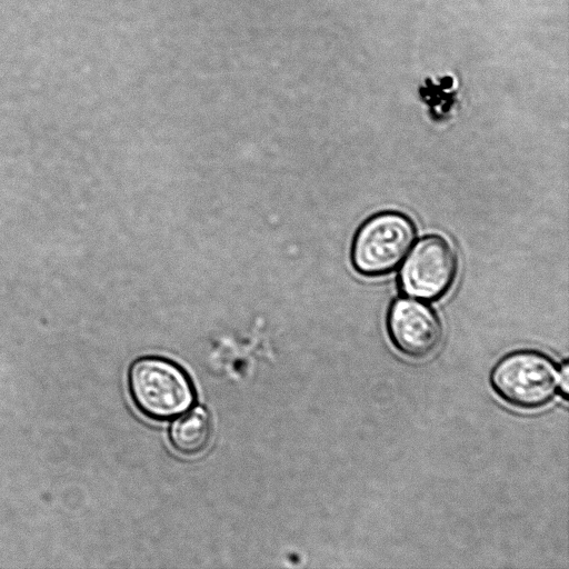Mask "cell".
Wrapping results in <instances>:
<instances>
[{
  "mask_svg": "<svg viewBox=\"0 0 569 569\" xmlns=\"http://www.w3.org/2000/svg\"><path fill=\"white\" fill-rule=\"evenodd\" d=\"M128 388L137 409L154 420L184 413L194 402V389L187 372L161 357H142L132 362Z\"/></svg>",
  "mask_w": 569,
  "mask_h": 569,
  "instance_id": "1",
  "label": "cell"
},
{
  "mask_svg": "<svg viewBox=\"0 0 569 569\" xmlns=\"http://www.w3.org/2000/svg\"><path fill=\"white\" fill-rule=\"evenodd\" d=\"M416 234L413 221L402 212L388 210L371 216L353 237V268L369 277L391 272L411 249Z\"/></svg>",
  "mask_w": 569,
  "mask_h": 569,
  "instance_id": "2",
  "label": "cell"
},
{
  "mask_svg": "<svg viewBox=\"0 0 569 569\" xmlns=\"http://www.w3.org/2000/svg\"><path fill=\"white\" fill-rule=\"evenodd\" d=\"M490 383L497 396L511 407L533 410L555 397L558 372L553 361L536 350H517L493 367Z\"/></svg>",
  "mask_w": 569,
  "mask_h": 569,
  "instance_id": "3",
  "label": "cell"
},
{
  "mask_svg": "<svg viewBox=\"0 0 569 569\" xmlns=\"http://www.w3.org/2000/svg\"><path fill=\"white\" fill-rule=\"evenodd\" d=\"M457 271L458 258L452 246L431 234L418 241L403 262L399 283L405 293L433 301L450 290Z\"/></svg>",
  "mask_w": 569,
  "mask_h": 569,
  "instance_id": "4",
  "label": "cell"
},
{
  "mask_svg": "<svg viewBox=\"0 0 569 569\" xmlns=\"http://www.w3.org/2000/svg\"><path fill=\"white\" fill-rule=\"evenodd\" d=\"M387 331L395 348L413 360L435 353L443 336L441 322L432 308L410 298H398L391 303Z\"/></svg>",
  "mask_w": 569,
  "mask_h": 569,
  "instance_id": "5",
  "label": "cell"
},
{
  "mask_svg": "<svg viewBox=\"0 0 569 569\" xmlns=\"http://www.w3.org/2000/svg\"><path fill=\"white\" fill-rule=\"evenodd\" d=\"M212 433L211 419L206 409L196 407L176 419L169 429V440L182 456L194 457L203 452Z\"/></svg>",
  "mask_w": 569,
  "mask_h": 569,
  "instance_id": "6",
  "label": "cell"
},
{
  "mask_svg": "<svg viewBox=\"0 0 569 569\" xmlns=\"http://www.w3.org/2000/svg\"><path fill=\"white\" fill-rule=\"evenodd\" d=\"M558 383L560 386V391L562 393L563 399L566 400L568 397V361L561 366L560 373L558 376Z\"/></svg>",
  "mask_w": 569,
  "mask_h": 569,
  "instance_id": "7",
  "label": "cell"
}]
</instances>
